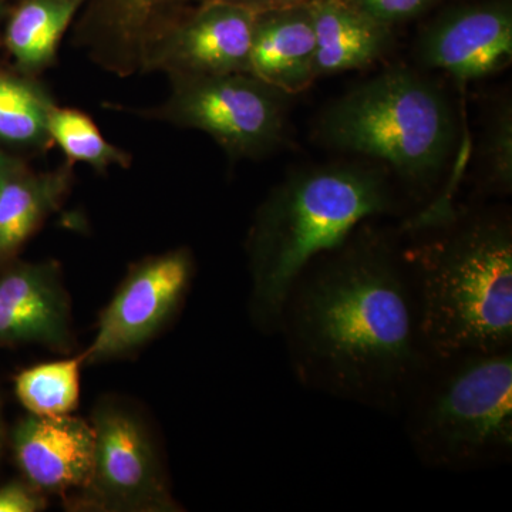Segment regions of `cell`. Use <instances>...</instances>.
I'll return each mask as SVG.
<instances>
[{
	"label": "cell",
	"mask_w": 512,
	"mask_h": 512,
	"mask_svg": "<svg viewBox=\"0 0 512 512\" xmlns=\"http://www.w3.org/2000/svg\"><path fill=\"white\" fill-rule=\"evenodd\" d=\"M316 35V77L367 69L393 46L392 26L370 18L343 0L311 5Z\"/></svg>",
	"instance_id": "obj_15"
},
{
	"label": "cell",
	"mask_w": 512,
	"mask_h": 512,
	"mask_svg": "<svg viewBox=\"0 0 512 512\" xmlns=\"http://www.w3.org/2000/svg\"><path fill=\"white\" fill-rule=\"evenodd\" d=\"M73 164L30 170L20 161L0 184V268L12 261L39 225L60 207L73 184Z\"/></svg>",
	"instance_id": "obj_16"
},
{
	"label": "cell",
	"mask_w": 512,
	"mask_h": 512,
	"mask_svg": "<svg viewBox=\"0 0 512 512\" xmlns=\"http://www.w3.org/2000/svg\"><path fill=\"white\" fill-rule=\"evenodd\" d=\"M168 82L170 90L156 106L140 109L106 103L104 107L183 130L201 131L231 161L261 160L284 144L292 96L254 74L171 76Z\"/></svg>",
	"instance_id": "obj_6"
},
{
	"label": "cell",
	"mask_w": 512,
	"mask_h": 512,
	"mask_svg": "<svg viewBox=\"0 0 512 512\" xmlns=\"http://www.w3.org/2000/svg\"><path fill=\"white\" fill-rule=\"evenodd\" d=\"M481 174L484 190L510 195L512 191V103L510 96L495 100L480 138Z\"/></svg>",
	"instance_id": "obj_21"
},
{
	"label": "cell",
	"mask_w": 512,
	"mask_h": 512,
	"mask_svg": "<svg viewBox=\"0 0 512 512\" xmlns=\"http://www.w3.org/2000/svg\"><path fill=\"white\" fill-rule=\"evenodd\" d=\"M457 119L426 74L392 66L329 103L316 121L323 146L376 161L413 191H429L457 144Z\"/></svg>",
	"instance_id": "obj_4"
},
{
	"label": "cell",
	"mask_w": 512,
	"mask_h": 512,
	"mask_svg": "<svg viewBox=\"0 0 512 512\" xmlns=\"http://www.w3.org/2000/svg\"><path fill=\"white\" fill-rule=\"evenodd\" d=\"M207 0H87L73 43L103 72L144 74L148 57L171 29Z\"/></svg>",
	"instance_id": "obj_9"
},
{
	"label": "cell",
	"mask_w": 512,
	"mask_h": 512,
	"mask_svg": "<svg viewBox=\"0 0 512 512\" xmlns=\"http://www.w3.org/2000/svg\"><path fill=\"white\" fill-rule=\"evenodd\" d=\"M6 441V427L5 420H3L2 402H0V457H2L3 447Z\"/></svg>",
	"instance_id": "obj_26"
},
{
	"label": "cell",
	"mask_w": 512,
	"mask_h": 512,
	"mask_svg": "<svg viewBox=\"0 0 512 512\" xmlns=\"http://www.w3.org/2000/svg\"><path fill=\"white\" fill-rule=\"evenodd\" d=\"M94 456L82 507L119 512L178 511L156 448L140 420L116 404L93 416Z\"/></svg>",
	"instance_id": "obj_7"
},
{
	"label": "cell",
	"mask_w": 512,
	"mask_h": 512,
	"mask_svg": "<svg viewBox=\"0 0 512 512\" xmlns=\"http://www.w3.org/2000/svg\"><path fill=\"white\" fill-rule=\"evenodd\" d=\"M400 416L426 467L466 473L511 463L512 349L434 357Z\"/></svg>",
	"instance_id": "obj_5"
},
{
	"label": "cell",
	"mask_w": 512,
	"mask_h": 512,
	"mask_svg": "<svg viewBox=\"0 0 512 512\" xmlns=\"http://www.w3.org/2000/svg\"><path fill=\"white\" fill-rule=\"evenodd\" d=\"M316 35L311 6L255 12L249 73L296 96L318 80Z\"/></svg>",
	"instance_id": "obj_14"
},
{
	"label": "cell",
	"mask_w": 512,
	"mask_h": 512,
	"mask_svg": "<svg viewBox=\"0 0 512 512\" xmlns=\"http://www.w3.org/2000/svg\"><path fill=\"white\" fill-rule=\"evenodd\" d=\"M83 356L22 370L15 379L19 402L39 416L70 414L79 404Z\"/></svg>",
	"instance_id": "obj_20"
},
{
	"label": "cell",
	"mask_w": 512,
	"mask_h": 512,
	"mask_svg": "<svg viewBox=\"0 0 512 512\" xmlns=\"http://www.w3.org/2000/svg\"><path fill=\"white\" fill-rule=\"evenodd\" d=\"M254 22V10L227 0H207L154 47L144 74L249 73Z\"/></svg>",
	"instance_id": "obj_11"
},
{
	"label": "cell",
	"mask_w": 512,
	"mask_h": 512,
	"mask_svg": "<svg viewBox=\"0 0 512 512\" xmlns=\"http://www.w3.org/2000/svg\"><path fill=\"white\" fill-rule=\"evenodd\" d=\"M20 161H22L20 158L12 156L8 151H5V148L0 147V184H2L6 175H8Z\"/></svg>",
	"instance_id": "obj_25"
},
{
	"label": "cell",
	"mask_w": 512,
	"mask_h": 512,
	"mask_svg": "<svg viewBox=\"0 0 512 512\" xmlns=\"http://www.w3.org/2000/svg\"><path fill=\"white\" fill-rule=\"evenodd\" d=\"M10 6L6 0H0V28H2L3 23H5L6 16H8Z\"/></svg>",
	"instance_id": "obj_27"
},
{
	"label": "cell",
	"mask_w": 512,
	"mask_h": 512,
	"mask_svg": "<svg viewBox=\"0 0 512 512\" xmlns=\"http://www.w3.org/2000/svg\"><path fill=\"white\" fill-rule=\"evenodd\" d=\"M50 141L63 151L67 163L89 165L104 174L111 168H127L133 157L127 150L110 143L101 133L96 121L79 109L56 104L47 123Z\"/></svg>",
	"instance_id": "obj_19"
},
{
	"label": "cell",
	"mask_w": 512,
	"mask_h": 512,
	"mask_svg": "<svg viewBox=\"0 0 512 512\" xmlns=\"http://www.w3.org/2000/svg\"><path fill=\"white\" fill-rule=\"evenodd\" d=\"M73 348L72 316L59 265L15 262L0 269V346Z\"/></svg>",
	"instance_id": "obj_12"
},
{
	"label": "cell",
	"mask_w": 512,
	"mask_h": 512,
	"mask_svg": "<svg viewBox=\"0 0 512 512\" xmlns=\"http://www.w3.org/2000/svg\"><path fill=\"white\" fill-rule=\"evenodd\" d=\"M45 508L42 491L28 481L13 480L0 487V512H39Z\"/></svg>",
	"instance_id": "obj_23"
},
{
	"label": "cell",
	"mask_w": 512,
	"mask_h": 512,
	"mask_svg": "<svg viewBox=\"0 0 512 512\" xmlns=\"http://www.w3.org/2000/svg\"><path fill=\"white\" fill-rule=\"evenodd\" d=\"M227 2L237 3L254 12H261V10L286 8V6H311L322 0H227Z\"/></svg>",
	"instance_id": "obj_24"
},
{
	"label": "cell",
	"mask_w": 512,
	"mask_h": 512,
	"mask_svg": "<svg viewBox=\"0 0 512 512\" xmlns=\"http://www.w3.org/2000/svg\"><path fill=\"white\" fill-rule=\"evenodd\" d=\"M399 231L431 359L512 349L510 211L423 208Z\"/></svg>",
	"instance_id": "obj_2"
},
{
	"label": "cell",
	"mask_w": 512,
	"mask_h": 512,
	"mask_svg": "<svg viewBox=\"0 0 512 512\" xmlns=\"http://www.w3.org/2000/svg\"><path fill=\"white\" fill-rule=\"evenodd\" d=\"M387 26L400 25L426 15L441 0H343Z\"/></svg>",
	"instance_id": "obj_22"
},
{
	"label": "cell",
	"mask_w": 512,
	"mask_h": 512,
	"mask_svg": "<svg viewBox=\"0 0 512 512\" xmlns=\"http://www.w3.org/2000/svg\"><path fill=\"white\" fill-rule=\"evenodd\" d=\"M399 211L382 165L345 161L286 175L261 202L248 232L249 312L256 328L278 333L286 296L305 266L363 222Z\"/></svg>",
	"instance_id": "obj_3"
},
{
	"label": "cell",
	"mask_w": 512,
	"mask_h": 512,
	"mask_svg": "<svg viewBox=\"0 0 512 512\" xmlns=\"http://www.w3.org/2000/svg\"><path fill=\"white\" fill-rule=\"evenodd\" d=\"M194 274L190 249L150 256L131 269L101 315L83 363L106 362L133 352L170 320L187 293Z\"/></svg>",
	"instance_id": "obj_8"
},
{
	"label": "cell",
	"mask_w": 512,
	"mask_h": 512,
	"mask_svg": "<svg viewBox=\"0 0 512 512\" xmlns=\"http://www.w3.org/2000/svg\"><path fill=\"white\" fill-rule=\"evenodd\" d=\"M55 97L37 77L0 70V147L46 151Z\"/></svg>",
	"instance_id": "obj_18"
},
{
	"label": "cell",
	"mask_w": 512,
	"mask_h": 512,
	"mask_svg": "<svg viewBox=\"0 0 512 512\" xmlns=\"http://www.w3.org/2000/svg\"><path fill=\"white\" fill-rule=\"evenodd\" d=\"M87 0H19L9 8L3 45L19 73L39 77L59 59L60 43Z\"/></svg>",
	"instance_id": "obj_17"
},
{
	"label": "cell",
	"mask_w": 512,
	"mask_h": 512,
	"mask_svg": "<svg viewBox=\"0 0 512 512\" xmlns=\"http://www.w3.org/2000/svg\"><path fill=\"white\" fill-rule=\"evenodd\" d=\"M417 59L458 82L507 69L512 60L511 0H481L444 9L421 30Z\"/></svg>",
	"instance_id": "obj_10"
},
{
	"label": "cell",
	"mask_w": 512,
	"mask_h": 512,
	"mask_svg": "<svg viewBox=\"0 0 512 512\" xmlns=\"http://www.w3.org/2000/svg\"><path fill=\"white\" fill-rule=\"evenodd\" d=\"M375 221L305 266L286 296L278 333L303 387L400 416L431 357L399 228Z\"/></svg>",
	"instance_id": "obj_1"
},
{
	"label": "cell",
	"mask_w": 512,
	"mask_h": 512,
	"mask_svg": "<svg viewBox=\"0 0 512 512\" xmlns=\"http://www.w3.org/2000/svg\"><path fill=\"white\" fill-rule=\"evenodd\" d=\"M10 446L26 481L42 493H69L89 483L94 431L87 421L29 413L13 427Z\"/></svg>",
	"instance_id": "obj_13"
}]
</instances>
